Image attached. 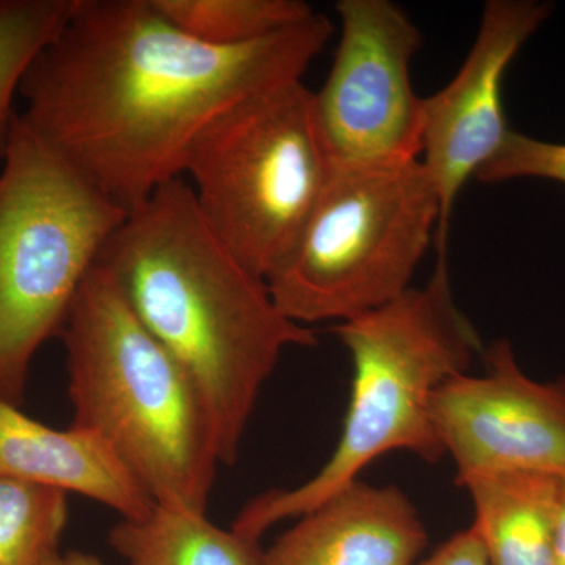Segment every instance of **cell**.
Wrapping results in <instances>:
<instances>
[{
  "label": "cell",
  "instance_id": "cell-1",
  "mask_svg": "<svg viewBox=\"0 0 565 565\" xmlns=\"http://www.w3.org/2000/svg\"><path fill=\"white\" fill-rule=\"evenodd\" d=\"M333 35L315 13L241 46L181 31L151 0H76L21 82V118L121 210L184 173L223 111L294 81Z\"/></svg>",
  "mask_w": 565,
  "mask_h": 565
},
{
  "label": "cell",
  "instance_id": "cell-2",
  "mask_svg": "<svg viewBox=\"0 0 565 565\" xmlns=\"http://www.w3.org/2000/svg\"><path fill=\"white\" fill-rule=\"evenodd\" d=\"M98 264L195 385L221 463L236 462L263 385L286 349L318 343L313 330L281 313L266 280L212 230L182 177L126 215Z\"/></svg>",
  "mask_w": 565,
  "mask_h": 565
},
{
  "label": "cell",
  "instance_id": "cell-3",
  "mask_svg": "<svg viewBox=\"0 0 565 565\" xmlns=\"http://www.w3.org/2000/svg\"><path fill=\"white\" fill-rule=\"evenodd\" d=\"M71 427L109 446L156 504L206 514L221 463L202 397L96 264L61 333Z\"/></svg>",
  "mask_w": 565,
  "mask_h": 565
},
{
  "label": "cell",
  "instance_id": "cell-4",
  "mask_svg": "<svg viewBox=\"0 0 565 565\" xmlns=\"http://www.w3.org/2000/svg\"><path fill=\"white\" fill-rule=\"evenodd\" d=\"M333 332L353 366L351 404L337 449L303 484L248 501L232 526L244 537L259 541L282 520L308 514L359 481L362 470L386 452L411 451L426 462L445 456L433 422L435 393L467 373L481 349L452 296L445 253L424 288L340 322Z\"/></svg>",
  "mask_w": 565,
  "mask_h": 565
},
{
  "label": "cell",
  "instance_id": "cell-5",
  "mask_svg": "<svg viewBox=\"0 0 565 565\" xmlns=\"http://www.w3.org/2000/svg\"><path fill=\"white\" fill-rule=\"evenodd\" d=\"M0 162V399L21 407L33 356L62 333L128 212L20 114Z\"/></svg>",
  "mask_w": 565,
  "mask_h": 565
},
{
  "label": "cell",
  "instance_id": "cell-6",
  "mask_svg": "<svg viewBox=\"0 0 565 565\" xmlns=\"http://www.w3.org/2000/svg\"><path fill=\"white\" fill-rule=\"evenodd\" d=\"M440 196L422 159L332 166L291 250L266 282L291 321H349L412 288Z\"/></svg>",
  "mask_w": 565,
  "mask_h": 565
},
{
  "label": "cell",
  "instance_id": "cell-7",
  "mask_svg": "<svg viewBox=\"0 0 565 565\" xmlns=\"http://www.w3.org/2000/svg\"><path fill=\"white\" fill-rule=\"evenodd\" d=\"M330 169L313 92L302 81L223 111L193 141L184 163L204 218L263 280L291 250Z\"/></svg>",
  "mask_w": 565,
  "mask_h": 565
},
{
  "label": "cell",
  "instance_id": "cell-8",
  "mask_svg": "<svg viewBox=\"0 0 565 565\" xmlns=\"http://www.w3.org/2000/svg\"><path fill=\"white\" fill-rule=\"evenodd\" d=\"M341 39L329 77L313 93L315 115L332 166L416 161L423 151L424 98L411 66L422 32L390 0L337 3Z\"/></svg>",
  "mask_w": 565,
  "mask_h": 565
},
{
  "label": "cell",
  "instance_id": "cell-9",
  "mask_svg": "<svg viewBox=\"0 0 565 565\" xmlns=\"http://www.w3.org/2000/svg\"><path fill=\"white\" fill-rule=\"evenodd\" d=\"M433 422L457 484L501 471L565 476V377H527L505 340L487 349L484 374L455 375L437 390Z\"/></svg>",
  "mask_w": 565,
  "mask_h": 565
},
{
  "label": "cell",
  "instance_id": "cell-10",
  "mask_svg": "<svg viewBox=\"0 0 565 565\" xmlns=\"http://www.w3.org/2000/svg\"><path fill=\"white\" fill-rule=\"evenodd\" d=\"M537 0H490L463 65L440 92L424 98L422 162L440 196L438 252L445 253L457 196L503 148L505 73L552 13Z\"/></svg>",
  "mask_w": 565,
  "mask_h": 565
},
{
  "label": "cell",
  "instance_id": "cell-11",
  "mask_svg": "<svg viewBox=\"0 0 565 565\" xmlns=\"http://www.w3.org/2000/svg\"><path fill=\"white\" fill-rule=\"evenodd\" d=\"M427 544L403 490L355 481L300 516L263 565H415Z\"/></svg>",
  "mask_w": 565,
  "mask_h": 565
},
{
  "label": "cell",
  "instance_id": "cell-12",
  "mask_svg": "<svg viewBox=\"0 0 565 565\" xmlns=\"http://www.w3.org/2000/svg\"><path fill=\"white\" fill-rule=\"evenodd\" d=\"M0 478H14L77 493L134 520L154 500L136 476L95 435L54 429L0 399Z\"/></svg>",
  "mask_w": 565,
  "mask_h": 565
},
{
  "label": "cell",
  "instance_id": "cell-13",
  "mask_svg": "<svg viewBox=\"0 0 565 565\" xmlns=\"http://www.w3.org/2000/svg\"><path fill=\"white\" fill-rule=\"evenodd\" d=\"M561 481L542 471H501L460 482L489 565H556Z\"/></svg>",
  "mask_w": 565,
  "mask_h": 565
},
{
  "label": "cell",
  "instance_id": "cell-14",
  "mask_svg": "<svg viewBox=\"0 0 565 565\" xmlns=\"http://www.w3.org/2000/svg\"><path fill=\"white\" fill-rule=\"evenodd\" d=\"M110 544L126 565H263L264 555L258 541L222 530L206 514L162 504L121 519Z\"/></svg>",
  "mask_w": 565,
  "mask_h": 565
},
{
  "label": "cell",
  "instance_id": "cell-15",
  "mask_svg": "<svg viewBox=\"0 0 565 565\" xmlns=\"http://www.w3.org/2000/svg\"><path fill=\"white\" fill-rule=\"evenodd\" d=\"M167 20L212 46H241L313 17L302 0H151Z\"/></svg>",
  "mask_w": 565,
  "mask_h": 565
},
{
  "label": "cell",
  "instance_id": "cell-16",
  "mask_svg": "<svg viewBox=\"0 0 565 565\" xmlns=\"http://www.w3.org/2000/svg\"><path fill=\"white\" fill-rule=\"evenodd\" d=\"M68 522V493L0 478V565H44L58 555Z\"/></svg>",
  "mask_w": 565,
  "mask_h": 565
},
{
  "label": "cell",
  "instance_id": "cell-17",
  "mask_svg": "<svg viewBox=\"0 0 565 565\" xmlns=\"http://www.w3.org/2000/svg\"><path fill=\"white\" fill-rule=\"evenodd\" d=\"M76 0H0V158L18 111L14 96L41 52L57 39Z\"/></svg>",
  "mask_w": 565,
  "mask_h": 565
},
{
  "label": "cell",
  "instance_id": "cell-18",
  "mask_svg": "<svg viewBox=\"0 0 565 565\" xmlns=\"http://www.w3.org/2000/svg\"><path fill=\"white\" fill-rule=\"evenodd\" d=\"M475 178L482 182L541 178L565 184V143L511 131L500 152Z\"/></svg>",
  "mask_w": 565,
  "mask_h": 565
},
{
  "label": "cell",
  "instance_id": "cell-19",
  "mask_svg": "<svg viewBox=\"0 0 565 565\" xmlns=\"http://www.w3.org/2000/svg\"><path fill=\"white\" fill-rule=\"evenodd\" d=\"M415 565H489L481 539L470 526L449 539L433 556Z\"/></svg>",
  "mask_w": 565,
  "mask_h": 565
},
{
  "label": "cell",
  "instance_id": "cell-20",
  "mask_svg": "<svg viewBox=\"0 0 565 565\" xmlns=\"http://www.w3.org/2000/svg\"><path fill=\"white\" fill-rule=\"evenodd\" d=\"M556 565H565V476L561 481L559 508H557L555 533Z\"/></svg>",
  "mask_w": 565,
  "mask_h": 565
},
{
  "label": "cell",
  "instance_id": "cell-21",
  "mask_svg": "<svg viewBox=\"0 0 565 565\" xmlns=\"http://www.w3.org/2000/svg\"><path fill=\"white\" fill-rule=\"evenodd\" d=\"M44 565H104L98 557L87 555V553L71 552L65 555H55Z\"/></svg>",
  "mask_w": 565,
  "mask_h": 565
}]
</instances>
